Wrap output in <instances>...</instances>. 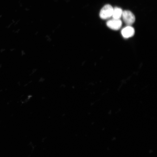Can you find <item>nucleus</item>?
I'll list each match as a JSON object with an SVG mask.
<instances>
[{
    "instance_id": "nucleus-1",
    "label": "nucleus",
    "mask_w": 157,
    "mask_h": 157,
    "mask_svg": "<svg viewBox=\"0 0 157 157\" xmlns=\"http://www.w3.org/2000/svg\"><path fill=\"white\" fill-rule=\"evenodd\" d=\"M113 8L110 4L105 5L101 9L99 16L103 19H108L112 16Z\"/></svg>"
},
{
    "instance_id": "nucleus-2",
    "label": "nucleus",
    "mask_w": 157,
    "mask_h": 157,
    "mask_svg": "<svg viewBox=\"0 0 157 157\" xmlns=\"http://www.w3.org/2000/svg\"><path fill=\"white\" fill-rule=\"evenodd\" d=\"M122 17L124 22L127 26H131L135 21V15L132 12L128 10L123 11Z\"/></svg>"
},
{
    "instance_id": "nucleus-3",
    "label": "nucleus",
    "mask_w": 157,
    "mask_h": 157,
    "mask_svg": "<svg viewBox=\"0 0 157 157\" xmlns=\"http://www.w3.org/2000/svg\"><path fill=\"white\" fill-rule=\"evenodd\" d=\"M107 26L111 29L117 30L121 27L122 22L120 19L112 18L106 22Z\"/></svg>"
},
{
    "instance_id": "nucleus-4",
    "label": "nucleus",
    "mask_w": 157,
    "mask_h": 157,
    "mask_svg": "<svg viewBox=\"0 0 157 157\" xmlns=\"http://www.w3.org/2000/svg\"><path fill=\"white\" fill-rule=\"evenodd\" d=\"M121 33L122 36L125 38L132 37L135 33L134 28L131 26H127L123 28Z\"/></svg>"
},
{
    "instance_id": "nucleus-5",
    "label": "nucleus",
    "mask_w": 157,
    "mask_h": 157,
    "mask_svg": "<svg viewBox=\"0 0 157 157\" xmlns=\"http://www.w3.org/2000/svg\"><path fill=\"white\" fill-rule=\"evenodd\" d=\"M123 10L120 8L115 7L113 8L112 15L113 18L115 19H120L122 17Z\"/></svg>"
}]
</instances>
